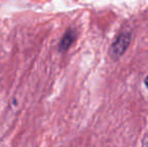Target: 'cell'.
I'll use <instances>...</instances> for the list:
<instances>
[{"mask_svg":"<svg viewBox=\"0 0 148 147\" xmlns=\"http://www.w3.org/2000/svg\"><path fill=\"white\" fill-rule=\"evenodd\" d=\"M131 42V34L128 31L122 32L117 36L111 47H110V55L113 59L117 61L119 57L126 51Z\"/></svg>","mask_w":148,"mask_h":147,"instance_id":"1","label":"cell"},{"mask_svg":"<svg viewBox=\"0 0 148 147\" xmlns=\"http://www.w3.org/2000/svg\"><path fill=\"white\" fill-rule=\"evenodd\" d=\"M77 39V31L74 28H69L66 31V34H64L62 38L60 39V42L59 45V49L62 53L70 49L71 45L74 43V41Z\"/></svg>","mask_w":148,"mask_h":147,"instance_id":"2","label":"cell"},{"mask_svg":"<svg viewBox=\"0 0 148 147\" xmlns=\"http://www.w3.org/2000/svg\"><path fill=\"white\" fill-rule=\"evenodd\" d=\"M142 147H148V135H147L146 139H145L144 143H143V146Z\"/></svg>","mask_w":148,"mask_h":147,"instance_id":"3","label":"cell"},{"mask_svg":"<svg viewBox=\"0 0 148 147\" xmlns=\"http://www.w3.org/2000/svg\"><path fill=\"white\" fill-rule=\"evenodd\" d=\"M144 82H145V86H146L147 88H148V75H147L146 78H145V81H144Z\"/></svg>","mask_w":148,"mask_h":147,"instance_id":"4","label":"cell"}]
</instances>
